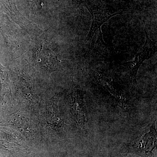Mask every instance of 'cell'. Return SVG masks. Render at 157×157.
<instances>
[{"label": "cell", "instance_id": "6da1fadb", "mask_svg": "<svg viewBox=\"0 0 157 157\" xmlns=\"http://www.w3.org/2000/svg\"><path fill=\"white\" fill-rule=\"evenodd\" d=\"M156 130L155 122L143 129L132 146L136 151L146 153L151 152L156 146Z\"/></svg>", "mask_w": 157, "mask_h": 157}, {"label": "cell", "instance_id": "277c9868", "mask_svg": "<svg viewBox=\"0 0 157 157\" xmlns=\"http://www.w3.org/2000/svg\"><path fill=\"white\" fill-rule=\"evenodd\" d=\"M0 82L2 85V94H5L10 91V87L8 81L7 73L4 68L0 64Z\"/></svg>", "mask_w": 157, "mask_h": 157}, {"label": "cell", "instance_id": "7a4b0ae2", "mask_svg": "<svg viewBox=\"0 0 157 157\" xmlns=\"http://www.w3.org/2000/svg\"><path fill=\"white\" fill-rule=\"evenodd\" d=\"M87 8L92 17L91 28L87 37V40L90 43L96 31L109 18L120 12H111L105 9L98 8L97 6L95 7L92 5H88Z\"/></svg>", "mask_w": 157, "mask_h": 157}, {"label": "cell", "instance_id": "3957f363", "mask_svg": "<svg viewBox=\"0 0 157 157\" xmlns=\"http://www.w3.org/2000/svg\"><path fill=\"white\" fill-rule=\"evenodd\" d=\"M146 41L141 50L135 57V60L132 63L130 67V75H132L133 79L136 78L137 70L140 65L145 59L152 56L156 51L157 45L155 42L152 41L146 34Z\"/></svg>", "mask_w": 157, "mask_h": 157}]
</instances>
